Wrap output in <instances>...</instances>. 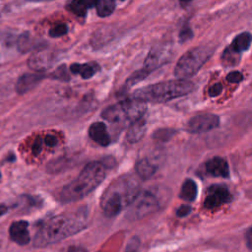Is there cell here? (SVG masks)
<instances>
[{
    "mask_svg": "<svg viewBox=\"0 0 252 252\" xmlns=\"http://www.w3.org/2000/svg\"><path fill=\"white\" fill-rule=\"evenodd\" d=\"M87 208L54 216L40 224L33 237V245L43 247L57 243L81 231L87 226Z\"/></svg>",
    "mask_w": 252,
    "mask_h": 252,
    "instance_id": "6da1fadb",
    "label": "cell"
},
{
    "mask_svg": "<svg viewBox=\"0 0 252 252\" xmlns=\"http://www.w3.org/2000/svg\"><path fill=\"white\" fill-rule=\"evenodd\" d=\"M141 189L131 175H124L112 182L100 199V207L107 217H114L136 199Z\"/></svg>",
    "mask_w": 252,
    "mask_h": 252,
    "instance_id": "7a4b0ae2",
    "label": "cell"
},
{
    "mask_svg": "<svg viewBox=\"0 0 252 252\" xmlns=\"http://www.w3.org/2000/svg\"><path fill=\"white\" fill-rule=\"evenodd\" d=\"M105 167L99 161L89 162L80 174L65 185L59 192V199L64 203L76 202L94 191L104 179Z\"/></svg>",
    "mask_w": 252,
    "mask_h": 252,
    "instance_id": "3957f363",
    "label": "cell"
},
{
    "mask_svg": "<svg viewBox=\"0 0 252 252\" xmlns=\"http://www.w3.org/2000/svg\"><path fill=\"white\" fill-rule=\"evenodd\" d=\"M194 85L188 80H172L149 85L134 92L133 97L143 102H165L192 92Z\"/></svg>",
    "mask_w": 252,
    "mask_h": 252,
    "instance_id": "277c9868",
    "label": "cell"
},
{
    "mask_svg": "<svg viewBox=\"0 0 252 252\" xmlns=\"http://www.w3.org/2000/svg\"><path fill=\"white\" fill-rule=\"evenodd\" d=\"M146 110V102L135 98H129L105 108L102 111L101 116L110 123L132 124L142 118Z\"/></svg>",
    "mask_w": 252,
    "mask_h": 252,
    "instance_id": "5b68a950",
    "label": "cell"
},
{
    "mask_svg": "<svg viewBox=\"0 0 252 252\" xmlns=\"http://www.w3.org/2000/svg\"><path fill=\"white\" fill-rule=\"evenodd\" d=\"M163 195L160 189L153 188L140 191L136 199L129 205L126 217L135 220L143 219L160 209L163 203Z\"/></svg>",
    "mask_w": 252,
    "mask_h": 252,
    "instance_id": "8992f818",
    "label": "cell"
},
{
    "mask_svg": "<svg viewBox=\"0 0 252 252\" xmlns=\"http://www.w3.org/2000/svg\"><path fill=\"white\" fill-rule=\"evenodd\" d=\"M210 46H197L184 53L176 63L174 75L177 79L187 80L193 77L213 54Z\"/></svg>",
    "mask_w": 252,
    "mask_h": 252,
    "instance_id": "52a82bcc",
    "label": "cell"
},
{
    "mask_svg": "<svg viewBox=\"0 0 252 252\" xmlns=\"http://www.w3.org/2000/svg\"><path fill=\"white\" fill-rule=\"evenodd\" d=\"M232 201V195L223 185H212L207 189L204 199V207L208 210L220 208Z\"/></svg>",
    "mask_w": 252,
    "mask_h": 252,
    "instance_id": "ba28073f",
    "label": "cell"
},
{
    "mask_svg": "<svg viewBox=\"0 0 252 252\" xmlns=\"http://www.w3.org/2000/svg\"><path fill=\"white\" fill-rule=\"evenodd\" d=\"M220 124L219 116L211 113L199 114L192 117L186 124V130L190 133H204L214 128H217Z\"/></svg>",
    "mask_w": 252,
    "mask_h": 252,
    "instance_id": "9c48e42d",
    "label": "cell"
},
{
    "mask_svg": "<svg viewBox=\"0 0 252 252\" xmlns=\"http://www.w3.org/2000/svg\"><path fill=\"white\" fill-rule=\"evenodd\" d=\"M54 54L50 51H36L28 60V65L36 73L43 72L49 68L53 62Z\"/></svg>",
    "mask_w": 252,
    "mask_h": 252,
    "instance_id": "30bf717a",
    "label": "cell"
},
{
    "mask_svg": "<svg viewBox=\"0 0 252 252\" xmlns=\"http://www.w3.org/2000/svg\"><path fill=\"white\" fill-rule=\"evenodd\" d=\"M205 171L213 177H228L229 166L227 161L220 157H214L205 163Z\"/></svg>",
    "mask_w": 252,
    "mask_h": 252,
    "instance_id": "8fae6325",
    "label": "cell"
},
{
    "mask_svg": "<svg viewBox=\"0 0 252 252\" xmlns=\"http://www.w3.org/2000/svg\"><path fill=\"white\" fill-rule=\"evenodd\" d=\"M29 223L26 220H17L12 222L9 228L11 239L19 245H27L31 241Z\"/></svg>",
    "mask_w": 252,
    "mask_h": 252,
    "instance_id": "7c38bea8",
    "label": "cell"
},
{
    "mask_svg": "<svg viewBox=\"0 0 252 252\" xmlns=\"http://www.w3.org/2000/svg\"><path fill=\"white\" fill-rule=\"evenodd\" d=\"M89 135L96 144L106 147L110 144V136L107 132L106 126L102 122H94L89 128Z\"/></svg>",
    "mask_w": 252,
    "mask_h": 252,
    "instance_id": "4fadbf2b",
    "label": "cell"
},
{
    "mask_svg": "<svg viewBox=\"0 0 252 252\" xmlns=\"http://www.w3.org/2000/svg\"><path fill=\"white\" fill-rule=\"evenodd\" d=\"M44 75L41 73H32V74H25L20 77L16 84V91L19 94H25L32 89H33L42 79Z\"/></svg>",
    "mask_w": 252,
    "mask_h": 252,
    "instance_id": "5bb4252c",
    "label": "cell"
},
{
    "mask_svg": "<svg viewBox=\"0 0 252 252\" xmlns=\"http://www.w3.org/2000/svg\"><path fill=\"white\" fill-rule=\"evenodd\" d=\"M166 52L162 47L159 48H154L150 51L149 55L147 56L143 69L146 70L149 74L155 70L156 68H158L159 65H161L163 63V60L167 58L166 56Z\"/></svg>",
    "mask_w": 252,
    "mask_h": 252,
    "instance_id": "9a60e30c",
    "label": "cell"
},
{
    "mask_svg": "<svg viewBox=\"0 0 252 252\" xmlns=\"http://www.w3.org/2000/svg\"><path fill=\"white\" fill-rule=\"evenodd\" d=\"M252 42V35L249 32H242L236 35L231 41L230 45L225 49L232 54H238L249 48Z\"/></svg>",
    "mask_w": 252,
    "mask_h": 252,
    "instance_id": "2e32d148",
    "label": "cell"
},
{
    "mask_svg": "<svg viewBox=\"0 0 252 252\" xmlns=\"http://www.w3.org/2000/svg\"><path fill=\"white\" fill-rule=\"evenodd\" d=\"M135 171L137 175L144 180L150 179L157 171V165L150 159L144 158L139 159L135 165Z\"/></svg>",
    "mask_w": 252,
    "mask_h": 252,
    "instance_id": "e0dca14e",
    "label": "cell"
},
{
    "mask_svg": "<svg viewBox=\"0 0 252 252\" xmlns=\"http://www.w3.org/2000/svg\"><path fill=\"white\" fill-rule=\"evenodd\" d=\"M146 132V121L142 117L137 121L133 122L129 126V130L127 131V141L130 143H136L142 139Z\"/></svg>",
    "mask_w": 252,
    "mask_h": 252,
    "instance_id": "ac0fdd59",
    "label": "cell"
},
{
    "mask_svg": "<svg viewBox=\"0 0 252 252\" xmlns=\"http://www.w3.org/2000/svg\"><path fill=\"white\" fill-rule=\"evenodd\" d=\"M97 70L98 66L94 63H74L70 66V71L74 74H79L83 79H90L96 73Z\"/></svg>",
    "mask_w": 252,
    "mask_h": 252,
    "instance_id": "d6986e66",
    "label": "cell"
},
{
    "mask_svg": "<svg viewBox=\"0 0 252 252\" xmlns=\"http://www.w3.org/2000/svg\"><path fill=\"white\" fill-rule=\"evenodd\" d=\"M197 194H198V187L195 181L189 178L184 180L180 189L179 197L186 202H193L196 199Z\"/></svg>",
    "mask_w": 252,
    "mask_h": 252,
    "instance_id": "ffe728a7",
    "label": "cell"
},
{
    "mask_svg": "<svg viewBox=\"0 0 252 252\" xmlns=\"http://www.w3.org/2000/svg\"><path fill=\"white\" fill-rule=\"evenodd\" d=\"M94 6L99 17H107L111 15L115 8L113 0H96Z\"/></svg>",
    "mask_w": 252,
    "mask_h": 252,
    "instance_id": "44dd1931",
    "label": "cell"
},
{
    "mask_svg": "<svg viewBox=\"0 0 252 252\" xmlns=\"http://www.w3.org/2000/svg\"><path fill=\"white\" fill-rule=\"evenodd\" d=\"M36 45V41L29 33H23L18 38V48L21 52H28L33 49Z\"/></svg>",
    "mask_w": 252,
    "mask_h": 252,
    "instance_id": "7402d4cb",
    "label": "cell"
},
{
    "mask_svg": "<svg viewBox=\"0 0 252 252\" xmlns=\"http://www.w3.org/2000/svg\"><path fill=\"white\" fill-rule=\"evenodd\" d=\"M89 8L90 7L85 2V0H71L67 4V9L73 14L80 17L85 16Z\"/></svg>",
    "mask_w": 252,
    "mask_h": 252,
    "instance_id": "603a6c76",
    "label": "cell"
},
{
    "mask_svg": "<svg viewBox=\"0 0 252 252\" xmlns=\"http://www.w3.org/2000/svg\"><path fill=\"white\" fill-rule=\"evenodd\" d=\"M67 32H68L67 26L64 24H59L49 30V35L51 37H59V36L65 35Z\"/></svg>",
    "mask_w": 252,
    "mask_h": 252,
    "instance_id": "cb8c5ba5",
    "label": "cell"
},
{
    "mask_svg": "<svg viewBox=\"0 0 252 252\" xmlns=\"http://www.w3.org/2000/svg\"><path fill=\"white\" fill-rule=\"evenodd\" d=\"M243 80V76L239 71H232L226 76V81L229 83H239Z\"/></svg>",
    "mask_w": 252,
    "mask_h": 252,
    "instance_id": "d4e9b609",
    "label": "cell"
},
{
    "mask_svg": "<svg viewBox=\"0 0 252 252\" xmlns=\"http://www.w3.org/2000/svg\"><path fill=\"white\" fill-rule=\"evenodd\" d=\"M192 36H193V32H192L191 29L189 27H183V29L181 30V32L179 33V40H180V42H183V41L190 39Z\"/></svg>",
    "mask_w": 252,
    "mask_h": 252,
    "instance_id": "484cf974",
    "label": "cell"
},
{
    "mask_svg": "<svg viewBox=\"0 0 252 252\" xmlns=\"http://www.w3.org/2000/svg\"><path fill=\"white\" fill-rule=\"evenodd\" d=\"M174 132L171 131V130H167V129H161V130H158L156 134H155V138L158 139V140H167L168 138L171 137V135L173 134Z\"/></svg>",
    "mask_w": 252,
    "mask_h": 252,
    "instance_id": "4316f807",
    "label": "cell"
},
{
    "mask_svg": "<svg viewBox=\"0 0 252 252\" xmlns=\"http://www.w3.org/2000/svg\"><path fill=\"white\" fill-rule=\"evenodd\" d=\"M42 145H43V140L40 139V138H37L33 143H32V152L34 156H37L41 153L42 151Z\"/></svg>",
    "mask_w": 252,
    "mask_h": 252,
    "instance_id": "83f0119b",
    "label": "cell"
},
{
    "mask_svg": "<svg viewBox=\"0 0 252 252\" xmlns=\"http://www.w3.org/2000/svg\"><path fill=\"white\" fill-rule=\"evenodd\" d=\"M222 92V85L220 84V83H216L214 84L208 91L209 93V95L214 97V96H218L220 93Z\"/></svg>",
    "mask_w": 252,
    "mask_h": 252,
    "instance_id": "f1b7e54d",
    "label": "cell"
},
{
    "mask_svg": "<svg viewBox=\"0 0 252 252\" xmlns=\"http://www.w3.org/2000/svg\"><path fill=\"white\" fill-rule=\"evenodd\" d=\"M192 211V208L189 205H182L176 210V216L179 218H183L187 215H189Z\"/></svg>",
    "mask_w": 252,
    "mask_h": 252,
    "instance_id": "f546056e",
    "label": "cell"
},
{
    "mask_svg": "<svg viewBox=\"0 0 252 252\" xmlns=\"http://www.w3.org/2000/svg\"><path fill=\"white\" fill-rule=\"evenodd\" d=\"M57 142H58L57 137L54 135H46L43 138V143L47 147H55L57 145Z\"/></svg>",
    "mask_w": 252,
    "mask_h": 252,
    "instance_id": "4dcf8cb0",
    "label": "cell"
},
{
    "mask_svg": "<svg viewBox=\"0 0 252 252\" xmlns=\"http://www.w3.org/2000/svg\"><path fill=\"white\" fill-rule=\"evenodd\" d=\"M245 242L247 248L252 251V226H250L245 233Z\"/></svg>",
    "mask_w": 252,
    "mask_h": 252,
    "instance_id": "1f68e13d",
    "label": "cell"
},
{
    "mask_svg": "<svg viewBox=\"0 0 252 252\" xmlns=\"http://www.w3.org/2000/svg\"><path fill=\"white\" fill-rule=\"evenodd\" d=\"M52 77L53 78H56V79H64V75H66V73H65V69L64 68H60V69H58L57 71H55V72H53L52 74Z\"/></svg>",
    "mask_w": 252,
    "mask_h": 252,
    "instance_id": "d6a6232c",
    "label": "cell"
},
{
    "mask_svg": "<svg viewBox=\"0 0 252 252\" xmlns=\"http://www.w3.org/2000/svg\"><path fill=\"white\" fill-rule=\"evenodd\" d=\"M67 252H87V250L82 246H71L68 248Z\"/></svg>",
    "mask_w": 252,
    "mask_h": 252,
    "instance_id": "836d02e7",
    "label": "cell"
},
{
    "mask_svg": "<svg viewBox=\"0 0 252 252\" xmlns=\"http://www.w3.org/2000/svg\"><path fill=\"white\" fill-rule=\"evenodd\" d=\"M125 252H139V250L137 249V246L136 245H134V244H130L129 243V245H128V247H127V249H126V251Z\"/></svg>",
    "mask_w": 252,
    "mask_h": 252,
    "instance_id": "e575fe53",
    "label": "cell"
},
{
    "mask_svg": "<svg viewBox=\"0 0 252 252\" xmlns=\"http://www.w3.org/2000/svg\"><path fill=\"white\" fill-rule=\"evenodd\" d=\"M6 212H7V207L5 205L0 204V217L3 216L4 214H6Z\"/></svg>",
    "mask_w": 252,
    "mask_h": 252,
    "instance_id": "d590c367",
    "label": "cell"
},
{
    "mask_svg": "<svg viewBox=\"0 0 252 252\" xmlns=\"http://www.w3.org/2000/svg\"><path fill=\"white\" fill-rule=\"evenodd\" d=\"M85 2H86V3L88 4V6L91 8V7H93V6L95 5L96 0H85Z\"/></svg>",
    "mask_w": 252,
    "mask_h": 252,
    "instance_id": "8d00e7d4",
    "label": "cell"
},
{
    "mask_svg": "<svg viewBox=\"0 0 252 252\" xmlns=\"http://www.w3.org/2000/svg\"><path fill=\"white\" fill-rule=\"evenodd\" d=\"M29 1H34V2H40V1H50V0H29Z\"/></svg>",
    "mask_w": 252,
    "mask_h": 252,
    "instance_id": "74e56055",
    "label": "cell"
},
{
    "mask_svg": "<svg viewBox=\"0 0 252 252\" xmlns=\"http://www.w3.org/2000/svg\"><path fill=\"white\" fill-rule=\"evenodd\" d=\"M180 1H181V2H185V3H186V2H190V1H192V0H180Z\"/></svg>",
    "mask_w": 252,
    "mask_h": 252,
    "instance_id": "f35d334b",
    "label": "cell"
},
{
    "mask_svg": "<svg viewBox=\"0 0 252 252\" xmlns=\"http://www.w3.org/2000/svg\"><path fill=\"white\" fill-rule=\"evenodd\" d=\"M0 178H1V173H0Z\"/></svg>",
    "mask_w": 252,
    "mask_h": 252,
    "instance_id": "ab89813d",
    "label": "cell"
},
{
    "mask_svg": "<svg viewBox=\"0 0 252 252\" xmlns=\"http://www.w3.org/2000/svg\"><path fill=\"white\" fill-rule=\"evenodd\" d=\"M121 1H122V0H121Z\"/></svg>",
    "mask_w": 252,
    "mask_h": 252,
    "instance_id": "60d3db41",
    "label": "cell"
}]
</instances>
